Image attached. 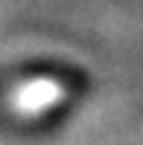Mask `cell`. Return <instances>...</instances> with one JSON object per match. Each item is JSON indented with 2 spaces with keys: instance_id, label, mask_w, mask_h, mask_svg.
I'll use <instances>...</instances> for the list:
<instances>
[{
  "instance_id": "6da1fadb",
  "label": "cell",
  "mask_w": 143,
  "mask_h": 145,
  "mask_svg": "<svg viewBox=\"0 0 143 145\" xmlns=\"http://www.w3.org/2000/svg\"><path fill=\"white\" fill-rule=\"evenodd\" d=\"M64 99H67V90H64L62 81H56V78H35V81L21 84V87L12 93L9 105L15 107L21 116H35L41 110L56 107Z\"/></svg>"
}]
</instances>
